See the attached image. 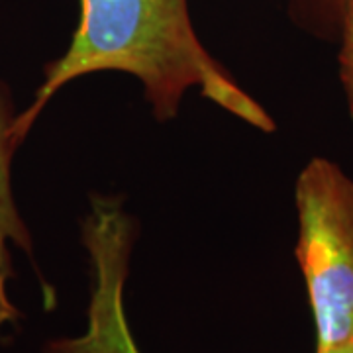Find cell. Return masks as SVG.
<instances>
[{"label":"cell","instance_id":"obj_1","mask_svg":"<svg viewBox=\"0 0 353 353\" xmlns=\"http://www.w3.org/2000/svg\"><path fill=\"white\" fill-rule=\"evenodd\" d=\"M97 71L138 77L157 120L176 116L183 94L199 87L204 99L243 122L275 132L273 118L202 46L187 0H81V18L69 50L46 65V79L34 102L14 120L16 143L24 141L59 88Z\"/></svg>","mask_w":353,"mask_h":353},{"label":"cell","instance_id":"obj_2","mask_svg":"<svg viewBox=\"0 0 353 353\" xmlns=\"http://www.w3.org/2000/svg\"><path fill=\"white\" fill-rule=\"evenodd\" d=\"M296 261L316 326V352L353 341V181L314 157L294 187Z\"/></svg>","mask_w":353,"mask_h":353},{"label":"cell","instance_id":"obj_3","mask_svg":"<svg viewBox=\"0 0 353 353\" xmlns=\"http://www.w3.org/2000/svg\"><path fill=\"white\" fill-rule=\"evenodd\" d=\"M134 224L120 206L97 201L85 222V245L97 269V287L88 306V330L81 338L50 341L46 353H139L122 306Z\"/></svg>","mask_w":353,"mask_h":353},{"label":"cell","instance_id":"obj_4","mask_svg":"<svg viewBox=\"0 0 353 353\" xmlns=\"http://www.w3.org/2000/svg\"><path fill=\"white\" fill-rule=\"evenodd\" d=\"M18 114L14 112V102L10 90L4 83H0V328L6 322L18 318V312L6 296V283L12 277V261L8 243L14 241L18 248L32 252V240L20 218L12 199L10 187V163L18 148L14 139V120Z\"/></svg>","mask_w":353,"mask_h":353},{"label":"cell","instance_id":"obj_5","mask_svg":"<svg viewBox=\"0 0 353 353\" xmlns=\"http://www.w3.org/2000/svg\"><path fill=\"white\" fill-rule=\"evenodd\" d=\"M350 0H289L292 22L322 39H338L341 16Z\"/></svg>","mask_w":353,"mask_h":353},{"label":"cell","instance_id":"obj_6","mask_svg":"<svg viewBox=\"0 0 353 353\" xmlns=\"http://www.w3.org/2000/svg\"><path fill=\"white\" fill-rule=\"evenodd\" d=\"M338 39H340V53H338L340 81L353 120V0H350V4L343 10Z\"/></svg>","mask_w":353,"mask_h":353},{"label":"cell","instance_id":"obj_7","mask_svg":"<svg viewBox=\"0 0 353 353\" xmlns=\"http://www.w3.org/2000/svg\"><path fill=\"white\" fill-rule=\"evenodd\" d=\"M316 353H353V341L343 343V345H336V347H330V350H322V352Z\"/></svg>","mask_w":353,"mask_h":353}]
</instances>
